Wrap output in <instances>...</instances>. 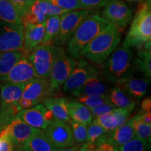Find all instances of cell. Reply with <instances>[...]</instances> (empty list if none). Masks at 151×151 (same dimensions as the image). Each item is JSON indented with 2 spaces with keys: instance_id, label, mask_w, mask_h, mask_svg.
<instances>
[{
  "instance_id": "cell-1",
  "label": "cell",
  "mask_w": 151,
  "mask_h": 151,
  "mask_svg": "<svg viewBox=\"0 0 151 151\" xmlns=\"http://www.w3.org/2000/svg\"><path fill=\"white\" fill-rule=\"evenodd\" d=\"M132 61L131 48L118 46L103 63L97 66L100 76L114 85L132 78L134 71Z\"/></svg>"
},
{
  "instance_id": "cell-2",
  "label": "cell",
  "mask_w": 151,
  "mask_h": 151,
  "mask_svg": "<svg viewBox=\"0 0 151 151\" xmlns=\"http://www.w3.org/2000/svg\"><path fill=\"white\" fill-rule=\"evenodd\" d=\"M120 31L110 23L82 49L78 58L99 66L120 45Z\"/></svg>"
},
{
  "instance_id": "cell-3",
  "label": "cell",
  "mask_w": 151,
  "mask_h": 151,
  "mask_svg": "<svg viewBox=\"0 0 151 151\" xmlns=\"http://www.w3.org/2000/svg\"><path fill=\"white\" fill-rule=\"evenodd\" d=\"M122 46L151 50V0L140 2Z\"/></svg>"
},
{
  "instance_id": "cell-4",
  "label": "cell",
  "mask_w": 151,
  "mask_h": 151,
  "mask_svg": "<svg viewBox=\"0 0 151 151\" xmlns=\"http://www.w3.org/2000/svg\"><path fill=\"white\" fill-rule=\"evenodd\" d=\"M111 22L102 16L90 13L75 31L67 43V53L74 59H78L82 49Z\"/></svg>"
},
{
  "instance_id": "cell-5",
  "label": "cell",
  "mask_w": 151,
  "mask_h": 151,
  "mask_svg": "<svg viewBox=\"0 0 151 151\" xmlns=\"http://www.w3.org/2000/svg\"><path fill=\"white\" fill-rule=\"evenodd\" d=\"M77 60L65 52L62 47L55 46L54 58L50 69V88L55 96H59L62 87L72 72Z\"/></svg>"
},
{
  "instance_id": "cell-6",
  "label": "cell",
  "mask_w": 151,
  "mask_h": 151,
  "mask_svg": "<svg viewBox=\"0 0 151 151\" xmlns=\"http://www.w3.org/2000/svg\"><path fill=\"white\" fill-rule=\"evenodd\" d=\"M92 12V9H77L60 16L59 32L53 41L54 44L60 47L66 46L79 24Z\"/></svg>"
},
{
  "instance_id": "cell-7",
  "label": "cell",
  "mask_w": 151,
  "mask_h": 151,
  "mask_svg": "<svg viewBox=\"0 0 151 151\" xmlns=\"http://www.w3.org/2000/svg\"><path fill=\"white\" fill-rule=\"evenodd\" d=\"M55 45L41 43L27 55L32 65L37 78H48L54 58Z\"/></svg>"
},
{
  "instance_id": "cell-8",
  "label": "cell",
  "mask_w": 151,
  "mask_h": 151,
  "mask_svg": "<svg viewBox=\"0 0 151 151\" xmlns=\"http://www.w3.org/2000/svg\"><path fill=\"white\" fill-rule=\"evenodd\" d=\"M78 60L76 66L62 87L64 94H71L88 79L99 76V69L97 65L83 58H78Z\"/></svg>"
},
{
  "instance_id": "cell-9",
  "label": "cell",
  "mask_w": 151,
  "mask_h": 151,
  "mask_svg": "<svg viewBox=\"0 0 151 151\" xmlns=\"http://www.w3.org/2000/svg\"><path fill=\"white\" fill-rule=\"evenodd\" d=\"M43 132L57 150H63L76 143L69 124L55 116Z\"/></svg>"
},
{
  "instance_id": "cell-10",
  "label": "cell",
  "mask_w": 151,
  "mask_h": 151,
  "mask_svg": "<svg viewBox=\"0 0 151 151\" xmlns=\"http://www.w3.org/2000/svg\"><path fill=\"white\" fill-rule=\"evenodd\" d=\"M23 42V24L0 21V52L22 50Z\"/></svg>"
},
{
  "instance_id": "cell-11",
  "label": "cell",
  "mask_w": 151,
  "mask_h": 151,
  "mask_svg": "<svg viewBox=\"0 0 151 151\" xmlns=\"http://www.w3.org/2000/svg\"><path fill=\"white\" fill-rule=\"evenodd\" d=\"M103 8L101 16L120 32L127 27L133 18L132 10L122 0H110Z\"/></svg>"
},
{
  "instance_id": "cell-12",
  "label": "cell",
  "mask_w": 151,
  "mask_h": 151,
  "mask_svg": "<svg viewBox=\"0 0 151 151\" xmlns=\"http://www.w3.org/2000/svg\"><path fill=\"white\" fill-rule=\"evenodd\" d=\"M32 127L44 129L53 118V114L43 104H38L29 109H23L17 115Z\"/></svg>"
},
{
  "instance_id": "cell-13",
  "label": "cell",
  "mask_w": 151,
  "mask_h": 151,
  "mask_svg": "<svg viewBox=\"0 0 151 151\" xmlns=\"http://www.w3.org/2000/svg\"><path fill=\"white\" fill-rule=\"evenodd\" d=\"M14 143L15 150H20L24 143L29 139L39 129L35 128L20 118L16 117L6 127H4Z\"/></svg>"
},
{
  "instance_id": "cell-14",
  "label": "cell",
  "mask_w": 151,
  "mask_h": 151,
  "mask_svg": "<svg viewBox=\"0 0 151 151\" xmlns=\"http://www.w3.org/2000/svg\"><path fill=\"white\" fill-rule=\"evenodd\" d=\"M35 78H37V75L33 66L27 55L23 53L6 76L4 82L6 81L14 83L26 84Z\"/></svg>"
},
{
  "instance_id": "cell-15",
  "label": "cell",
  "mask_w": 151,
  "mask_h": 151,
  "mask_svg": "<svg viewBox=\"0 0 151 151\" xmlns=\"http://www.w3.org/2000/svg\"><path fill=\"white\" fill-rule=\"evenodd\" d=\"M48 97H55L50 90L49 79L37 77L24 85L21 97L32 100L38 104Z\"/></svg>"
},
{
  "instance_id": "cell-16",
  "label": "cell",
  "mask_w": 151,
  "mask_h": 151,
  "mask_svg": "<svg viewBox=\"0 0 151 151\" xmlns=\"http://www.w3.org/2000/svg\"><path fill=\"white\" fill-rule=\"evenodd\" d=\"M110 83L99 76L92 77L88 79L78 89L72 92L71 95L74 97L83 96L96 95V94H106L111 90Z\"/></svg>"
},
{
  "instance_id": "cell-17",
  "label": "cell",
  "mask_w": 151,
  "mask_h": 151,
  "mask_svg": "<svg viewBox=\"0 0 151 151\" xmlns=\"http://www.w3.org/2000/svg\"><path fill=\"white\" fill-rule=\"evenodd\" d=\"M24 26V42L22 52L27 55L31 50L42 43L45 34V22L42 23Z\"/></svg>"
},
{
  "instance_id": "cell-18",
  "label": "cell",
  "mask_w": 151,
  "mask_h": 151,
  "mask_svg": "<svg viewBox=\"0 0 151 151\" xmlns=\"http://www.w3.org/2000/svg\"><path fill=\"white\" fill-rule=\"evenodd\" d=\"M150 82V79L146 77L143 78H134L132 77L116 84V86L121 88L132 99L139 101L146 94Z\"/></svg>"
},
{
  "instance_id": "cell-19",
  "label": "cell",
  "mask_w": 151,
  "mask_h": 151,
  "mask_svg": "<svg viewBox=\"0 0 151 151\" xmlns=\"http://www.w3.org/2000/svg\"><path fill=\"white\" fill-rule=\"evenodd\" d=\"M102 137L117 147L124 144L135 137L131 119H128L127 121L122 126L118 127L111 132H106Z\"/></svg>"
},
{
  "instance_id": "cell-20",
  "label": "cell",
  "mask_w": 151,
  "mask_h": 151,
  "mask_svg": "<svg viewBox=\"0 0 151 151\" xmlns=\"http://www.w3.org/2000/svg\"><path fill=\"white\" fill-rule=\"evenodd\" d=\"M68 115L71 120L88 126L92 122V115L90 109L78 100H68Z\"/></svg>"
},
{
  "instance_id": "cell-21",
  "label": "cell",
  "mask_w": 151,
  "mask_h": 151,
  "mask_svg": "<svg viewBox=\"0 0 151 151\" xmlns=\"http://www.w3.org/2000/svg\"><path fill=\"white\" fill-rule=\"evenodd\" d=\"M24 85L3 82L0 86V104H12L18 102L22 97Z\"/></svg>"
},
{
  "instance_id": "cell-22",
  "label": "cell",
  "mask_w": 151,
  "mask_h": 151,
  "mask_svg": "<svg viewBox=\"0 0 151 151\" xmlns=\"http://www.w3.org/2000/svg\"><path fill=\"white\" fill-rule=\"evenodd\" d=\"M67 102L65 97L60 96L46 97L42 101L43 104L51 111L55 117L69 122L70 118L68 115Z\"/></svg>"
},
{
  "instance_id": "cell-23",
  "label": "cell",
  "mask_w": 151,
  "mask_h": 151,
  "mask_svg": "<svg viewBox=\"0 0 151 151\" xmlns=\"http://www.w3.org/2000/svg\"><path fill=\"white\" fill-rule=\"evenodd\" d=\"M20 150L24 151H57L41 129L37 132L22 145Z\"/></svg>"
},
{
  "instance_id": "cell-24",
  "label": "cell",
  "mask_w": 151,
  "mask_h": 151,
  "mask_svg": "<svg viewBox=\"0 0 151 151\" xmlns=\"http://www.w3.org/2000/svg\"><path fill=\"white\" fill-rule=\"evenodd\" d=\"M138 51L132 61L134 71H137L145 76L146 78H151V50L144 48L137 49Z\"/></svg>"
},
{
  "instance_id": "cell-25",
  "label": "cell",
  "mask_w": 151,
  "mask_h": 151,
  "mask_svg": "<svg viewBox=\"0 0 151 151\" xmlns=\"http://www.w3.org/2000/svg\"><path fill=\"white\" fill-rule=\"evenodd\" d=\"M109 102L116 107L135 109L138 101L132 99L127 93H125L121 88L118 86L111 88L108 92Z\"/></svg>"
},
{
  "instance_id": "cell-26",
  "label": "cell",
  "mask_w": 151,
  "mask_h": 151,
  "mask_svg": "<svg viewBox=\"0 0 151 151\" xmlns=\"http://www.w3.org/2000/svg\"><path fill=\"white\" fill-rule=\"evenodd\" d=\"M22 50H17L12 51L0 52V86L4 81L6 76L16 62L21 58Z\"/></svg>"
},
{
  "instance_id": "cell-27",
  "label": "cell",
  "mask_w": 151,
  "mask_h": 151,
  "mask_svg": "<svg viewBox=\"0 0 151 151\" xmlns=\"http://www.w3.org/2000/svg\"><path fill=\"white\" fill-rule=\"evenodd\" d=\"M0 21L22 24L21 18L10 0H0Z\"/></svg>"
},
{
  "instance_id": "cell-28",
  "label": "cell",
  "mask_w": 151,
  "mask_h": 151,
  "mask_svg": "<svg viewBox=\"0 0 151 151\" xmlns=\"http://www.w3.org/2000/svg\"><path fill=\"white\" fill-rule=\"evenodd\" d=\"M60 16L47 17L45 21V34L42 43H53L60 29Z\"/></svg>"
},
{
  "instance_id": "cell-29",
  "label": "cell",
  "mask_w": 151,
  "mask_h": 151,
  "mask_svg": "<svg viewBox=\"0 0 151 151\" xmlns=\"http://www.w3.org/2000/svg\"><path fill=\"white\" fill-rule=\"evenodd\" d=\"M150 150V141L134 137L124 144L118 147V151H146Z\"/></svg>"
},
{
  "instance_id": "cell-30",
  "label": "cell",
  "mask_w": 151,
  "mask_h": 151,
  "mask_svg": "<svg viewBox=\"0 0 151 151\" xmlns=\"http://www.w3.org/2000/svg\"><path fill=\"white\" fill-rule=\"evenodd\" d=\"M133 125L136 137L142 139H148L150 141L151 124L143 122L139 119L137 114L130 118Z\"/></svg>"
},
{
  "instance_id": "cell-31",
  "label": "cell",
  "mask_w": 151,
  "mask_h": 151,
  "mask_svg": "<svg viewBox=\"0 0 151 151\" xmlns=\"http://www.w3.org/2000/svg\"><path fill=\"white\" fill-rule=\"evenodd\" d=\"M94 121L99 124L106 132L112 131L118 127V121L112 112L106 113L95 117Z\"/></svg>"
},
{
  "instance_id": "cell-32",
  "label": "cell",
  "mask_w": 151,
  "mask_h": 151,
  "mask_svg": "<svg viewBox=\"0 0 151 151\" xmlns=\"http://www.w3.org/2000/svg\"><path fill=\"white\" fill-rule=\"evenodd\" d=\"M76 100L80 101L88 108H93L98 105L105 102H109L108 93L106 94H96V95L83 96L76 98Z\"/></svg>"
},
{
  "instance_id": "cell-33",
  "label": "cell",
  "mask_w": 151,
  "mask_h": 151,
  "mask_svg": "<svg viewBox=\"0 0 151 151\" xmlns=\"http://www.w3.org/2000/svg\"><path fill=\"white\" fill-rule=\"evenodd\" d=\"M68 123L69 124L71 130H72L75 142L80 143L86 142L87 139V131H88V127H87L88 126L73 121L71 119Z\"/></svg>"
},
{
  "instance_id": "cell-34",
  "label": "cell",
  "mask_w": 151,
  "mask_h": 151,
  "mask_svg": "<svg viewBox=\"0 0 151 151\" xmlns=\"http://www.w3.org/2000/svg\"><path fill=\"white\" fill-rule=\"evenodd\" d=\"M106 132V131L99 124L92 120L91 123L88 125L86 142H94Z\"/></svg>"
},
{
  "instance_id": "cell-35",
  "label": "cell",
  "mask_w": 151,
  "mask_h": 151,
  "mask_svg": "<svg viewBox=\"0 0 151 151\" xmlns=\"http://www.w3.org/2000/svg\"><path fill=\"white\" fill-rule=\"evenodd\" d=\"M46 1L68 11L87 9L79 0H46Z\"/></svg>"
},
{
  "instance_id": "cell-36",
  "label": "cell",
  "mask_w": 151,
  "mask_h": 151,
  "mask_svg": "<svg viewBox=\"0 0 151 151\" xmlns=\"http://www.w3.org/2000/svg\"><path fill=\"white\" fill-rule=\"evenodd\" d=\"M134 111L132 108H124V107H116L112 111V113L114 115L118 121V127L122 126L129 119L130 114Z\"/></svg>"
},
{
  "instance_id": "cell-37",
  "label": "cell",
  "mask_w": 151,
  "mask_h": 151,
  "mask_svg": "<svg viewBox=\"0 0 151 151\" xmlns=\"http://www.w3.org/2000/svg\"><path fill=\"white\" fill-rule=\"evenodd\" d=\"M15 146L6 129L4 128L0 131V151H12Z\"/></svg>"
},
{
  "instance_id": "cell-38",
  "label": "cell",
  "mask_w": 151,
  "mask_h": 151,
  "mask_svg": "<svg viewBox=\"0 0 151 151\" xmlns=\"http://www.w3.org/2000/svg\"><path fill=\"white\" fill-rule=\"evenodd\" d=\"M35 1V0H10L20 18L27 13Z\"/></svg>"
},
{
  "instance_id": "cell-39",
  "label": "cell",
  "mask_w": 151,
  "mask_h": 151,
  "mask_svg": "<svg viewBox=\"0 0 151 151\" xmlns=\"http://www.w3.org/2000/svg\"><path fill=\"white\" fill-rule=\"evenodd\" d=\"M115 108H116V106L109 101V102L103 103L101 104L98 105L97 106L93 107V108H90L89 109L92 113V117L95 118V117L99 116L100 115L112 112V111Z\"/></svg>"
},
{
  "instance_id": "cell-40",
  "label": "cell",
  "mask_w": 151,
  "mask_h": 151,
  "mask_svg": "<svg viewBox=\"0 0 151 151\" xmlns=\"http://www.w3.org/2000/svg\"><path fill=\"white\" fill-rule=\"evenodd\" d=\"M96 144V150L97 151H117L118 147L114 146L113 143L109 142L105 139L102 136L99 138L97 141H94Z\"/></svg>"
},
{
  "instance_id": "cell-41",
  "label": "cell",
  "mask_w": 151,
  "mask_h": 151,
  "mask_svg": "<svg viewBox=\"0 0 151 151\" xmlns=\"http://www.w3.org/2000/svg\"><path fill=\"white\" fill-rule=\"evenodd\" d=\"M87 9H93L104 7L110 0H79Z\"/></svg>"
},
{
  "instance_id": "cell-42",
  "label": "cell",
  "mask_w": 151,
  "mask_h": 151,
  "mask_svg": "<svg viewBox=\"0 0 151 151\" xmlns=\"http://www.w3.org/2000/svg\"><path fill=\"white\" fill-rule=\"evenodd\" d=\"M18 104L22 110H23V109H29L31 108V107L37 105V103L35 102L32 100L22 97H20V99L18 100Z\"/></svg>"
},
{
  "instance_id": "cell-43",
  "label": "cell",
  "mask_w": 151,
  "mask_h": 151,
  "mask_svg": "<svg viewBox=\"0 0 151 151\" xmlns=\"http://www.w3.org/2000/svg\"><path fill=\"white\" fill-rule=\"evenodd\" d=\"M138 116L141 121L146 123L151 124V112L150 111H144L141 110L137 113Z\"/></svg>"
},
{
  "instance_id": "cell-44",
  "label": "cell",
  "mask_w": 151,
  "mask_h": 151,
  "mask_svg": "<svg viewBox=\"0 0 151 151\" xmlns=\"http://www.w3.org/2000/svg\"><path fill=\"white\" fill-rule=\"evenodd\" d=\"M81 151H95L96 144L94 142L82 143V146L80 149Z\"/></svg>"
},
{
  "instance_id": "cell-45",
  "label": "cell",
  "mask_w": 151,
  "mask_h": 151,
  "mask_svg": "<svg viewBox=\"0 0 151 151\" xmlns=\"http://www.w3.org/2000/svg\"><path fill=\"white\" fill-rule=\"evenodd\" d=\"M144 111H151V99L150 97L145 98L141 102V109Z\"/></svg>"
},
{
  "instance_id": "cell-46",
  "label": "cell",
  "mask_w": 151,
  "mask_h": 151,
  "mask_svg": "<svg viewBox=\"0 0 151 151\" xmlns=\"http://www.w3.org/2000/svg\"><path fill=\"white\" fill-rule=\"evenodd\" d=\"M124 1H128V2L130 3H140L146 1V0H124Z\"/></svg>"
}]
</instances>
